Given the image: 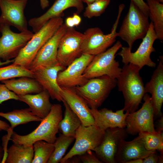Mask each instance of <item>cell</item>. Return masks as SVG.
I'll list each match as a JSON object with an SVG mask.
<instances>
[{"mask_svg": "<svg viewBox=\"0 0 163 163\" xmlns=\"http://www.w3.org/2000/svg\"><path fill=\"white\" fill-rule=\"evenodd\" d=\"M10 99L19 101L18 95L9 90L5 84L0 83V104Z\"/></svg>", "mask_w": 163, "mask_h": 163, "instance_id": "obj_34", "label": "cell"}, {"mask_svg": "<svg viewBox=\"0 0 163 163\" xmlns=\"http://www.w3.org/2000/svg\"><path fill=\"white\" fill-rule=\"evenodd\" d=\"M94 55L82 53L65 69L58 74L57 81L61 87L74 88L85 84L88 79L83 75L84 72Z\"/></svg>", "mask_w": 163, "mask_h": 163, "instance_id": "obj_13", "label": "cell"}, {"mask_svg": "<svg viewBox=\"0 0 163 163\" xmlns=\"http://www.w3.org/2000/svg\"><path fill=\"white\" fill-rule=\"evenodd\" d=\"M163 132H142L138 136L142 141L145 148L149 151L158 150L163 152Z\"/></svg>", "mask_w": 163, "mask_h": 163, "instance_id": "obj_30", "label": "cell"}, {"mask_svg": "<svg viewBox=\"0 0 163 163\" xmlns=\"http://www.w3.org/2000/svg\"><path fill=\"white\" fill-rule=\"evenodd\" d=\"M0 116L7 120L11 124L12 131L16 126L32 121L41 122L42 119L34 114L30 109H15L7 113L0 112Z\"/></svg>", "mask_w": 163, "mask_h": 163, "instance_id": "obj_26", "label": "cell"}, {"mask_svg": "<svg viewBox=\"0 0 163 163\" xmlns=\"http://www.w3.org/2000/svg\"><path fill=\"white\" fill-rule=\"evenodd\" d=\"M143 159L138 158L130 160L126 163H142Z\"/></svg>", "mask_w": 163, "mask_h": 163, "instance_id": "obj_44", "label": "cell"}, {"mask_svg": "<svg viewBox=\"0 0 163 163\" xmlns=\"http://www.w3.org/2000/svg\"><path fill=\"white\" fill-rule=\"evenodd\" d=\"M110 2V0H97L87 5L84 16L90 18L100 16L104 12Z\"/></svg>", "mask_w": 163, "mask_h": 163, "instance_id": "obj_33", "label": "cell"}, {"mask_svg": "<svg viewBox=\"0 0 163 163\" xmlns=\"http://www.w3.org/2000/svg\"><path fill=\"white\" fill-rule=\"evenodd\" d=\"M62 102L65 111L64 117L59 124V130L64 135L75 137L76 130L82 124L81 121L66 102L63 100Z\"/></svg>", "mask_w": 163, "mask_h": 163, "instance_id": "obj_27", "label": "cell"}, {"mask_svg": "<svg viewBox=\"0 0 163 163\" xmlns=\"http://www.w3.org/2000/svg\"><path fill=\"white\" fill-rule=\"evenodd\" d=\"M136 50L132 52L128 47L122 46L117 55L121 57L124 64L131 63L140 69L146 66L152 68L156 66V63L150 58L151 53L155 51L153 43L157 39L152 22H151L148 30Z\"/></svg>", "mask_w": 163, "mask_h": 163, "instance_id": "obj_8", "label": "cell"}, {"mask_svg": "<svg viewBox=\"0 0 163 163\" xmlns=\"http://www.w3.org/2000/svg\"><path fill=\"white\" fill-rule=\"evenodd\" d=\"M125 7L123 4L119 5L116 20L110 33L105 34L97 27L90 28L85 30L81 46L82 53L96 55L105 51L115 42L117 37V29Z\"/></svg>", "mask_w": 163, "mask_h": 163, "instance_id": "obj_7", "label": "cell"}, {"mask_svg": "<svg viewBox=\"0 0 163 163\" xmlns=\"http://www.w3.org/2000/svg\"><path fill=\"white\" fill-rule=\"evenodd\" d=\"M65 24L68 27H73L75 26L72 17H67L66 19Z\"/></svg>", "mask_w": 163, "mask_h": 163, "instance_id": "obj_41", "label": "cell"}, {"mask_svg": "<svg viewBox=\"0 0 163 163\" xmlns=\"http://www.w3.org/2000/svg\"><path fill=\"white\" fill-rule=\"evenodd\" d=\"M75 7L76 13L79 14L84 9L82 0H56L50 8L44 14L38 17L31 18L28 22L34 33L37 32L51 18L62 17L65 10Z\"/></svg>", "mask_w": 163, "mask_h": 163, "instance_id": "obj_18", "label": "cell"}, {"mask_svg": "<svg viewBox=\"0 0 163 163\" xmlns=\"http://www.w3.org/2000/svg\"><path fill=\"white\" fill-rule=\"evenodd\" d=\"M63 22L62 17L54 18L47 21L39 30L34 33L31 39L14 59L12 64L29 69L38 51Z\"/></svg>", "mask_w": 163, "mask_h": 163, "instance_id": "obj_3", "label": "cell"}, {"mask_svg": "<svg viewBox=\"0 0 163 163\" xmlns=\"http://www.w3.org/2000/svg\"><path fill=\"white\" fill-rule=\"evenodd\" d=\"M61 88L63 100L79 118L82 125L85 126L95 125L91 108L86 102L77 93L73 88Z\"/></svg>", "mask_w": 163, "mask_h": 163, "instance_id": "obj_19", "label": "cell"}, {"mask_svg": "<svg viewBox=\"0 0 163 163\" xmlns=\"http://www.w3.org/2000/svg\"><path fill=\"white\" fill-rule=\"evenodd\" d=\"M0 61H4L16 58L34 34L28 30L15 33L7 25L0 26Z\"/></svg>", "mask_w": 163, "mask_h": 163, "instance_id": "obj_10", "label": "cell"}, {"mask_svg": "<svg viewBox=\"0 0 163 163\" xmlns=\"http://www.w3.org/2000/svg\"><path fill=\"white\" fill-rule=\"evenodd\" d=\"M40 5L41 8L44 9L49 6V2L48 0H40Z\"/></svg>", "mask_w": 163, "mask_h": 163, "instance_id": "obj_42", "label": "cell"}, {"mask_svg": "<svg viewBox=\"0 0 163 163\" xmlns=\"http://www.w3.org/2000/svg\"><path fill=\"white\" fill-rule=\"evenodd\" d=\"M147 17H149V10L146 3L143 0H130Z\"/></svg>", "mask_w": 163, "mask_h": 163, "instance_id": "obj_36", "label": "cell"}, {"mask_svg": "<svg viewBox=\"0 0 163 163\" xmlns=\"http://www.w3.org/2000/svg\"><path fill=\"white\" fill-rule=\"evenodd\" d=\"M122 45L117 41L105 51L95 55L85 70L83 75L88 79L104 75L117 79L122 68L115 59L116 55Z\"/></svg>", "mask_w": 163, "mask_h": 163, "instance_id": "obj_5", "label": "cell"}, {"mask_svg": "<svg viewBox=\"0 0 163 163\" xmlns=\"http://www.w3.org/2000/svg\"><path fill=\"white\" fill-rule=\"evenodd\" d=\"M117 85V79L104 75L89 79L83 85L73 88L91 108L97 109Z\"/></svg>", "mask_w": 163, "mask_h": 163, "instance_id": "obj_6", "label": "cell"}, {"mask_svg": "<svg viewBox=\"0 0 163 163\" xmlns=\"http://www.w3.org/2000/svg\"><path fill=\"white\" fill-rule=\"evenodd\" d=\"M13 78L1 82L10 90L18 95L37 94L43 90V88L34 78L22 77Z\"/></svg>", "mask_w": 163, "mask_h": 163, "instance_id": "obj_24", "label": "cell"}, {"mask_svg": "<svg viewBox=\"0 0 163 163\" xmlns=\"http://www.w3.org/2000/svg\"><path fill=\"white\" fill-rule=\"evenodd\" d=\"M84 34L73 27H68L60 41L57 55L58 63L66 68L82 54Z\"/></svg>", "mask_w": 163, "mask_h": 163, "instance_id": "obj_12", "label": "cell"}, {"mask_svg": "<svg viewBox=\"0 0 163 163\" xmlns=\"http://www.w3.org/2000/svg\"><path fill=\"white\" fill-rule=\"evenodd\" d=\"M34 156L32 163H46L54 149L53 143L40 140L33 144Z\"/></svg>", "mask_w": 163, "mask_h": 163, "instance_id": "obj_31", "label": "cell"}, {"mask_svg": "<svg viewBox=\"0 0 163 163\" xmlns=\"http://www.w3.org/2000/svg\"><path fill=\"white\" fill-rule=\"evenodd\" d=\"M148 18L130 1L128 11L117 32V37L126 42L130 50L136 40L142 39L146 34L150 26Z\"/></svg>", "mask_w": 163, "mask_h": 163, "instance_id": "obj_4", "label": "cell"}, {"mask_svg": "<svg viewBox=\"0 0 163 163\" xmlns=\"http://www.w3.org/2000/svg\"><path fill=\"white\" fill-rule=\"evenodd\" d=\"M68 27L63 23L38 51L29 69L33 72L40 66L48 67L59 64L57 55L60 39Z\"/></svg>", "mask_w": 163, "mask_h": 163, "instance_id": "obj_16", "label": "cell"}, {"mask_svg": "<svg viewBox=\"0 0 163 163\" xmlns=\"http://www.w3.org/2000/svg\"><path fill=\"white\" fill-rule=\"evenodd\" d=\"M4 131L10 132L12 131L11 126L6 122L0 120V131Z\"/></svg>", "mask_w": 163, "mask_h": 163, "instance_id": "obj_38", "label": "cell"}, {"mask_svg": "<svg viewBox=\"0 0 163 163\" xmlns=\"http://www.w3.org/2000/svg\"><path fill=\"white\" fill-rule=\"evenodd\" d=\"M22 77L34 78V73L29 69L12 63L0 67V81Z\"/></svg>", "mask_w": 163, "mask_h": 163, "instance_id": "obj_32", "label": "cell"}, {"mask_svg": "<svg viewBox=\"0 0 163 163\" xmlns=\"http://www.w3.org/2000/svg\"><path fill=\"white\" fill-rule=\"evenodd\" d=\"M104 132L95 125L85 126L82 124L76 131L74 145L60 162L65 163L71 158L82 154L88 151H94L101 142Z\"/></svg>", "mask_w": 163, "mask_h": 163, "instance_id": "obj_9", "label": "cell"}, {"mask_svg": "<svg viewBox=\"0 0 163 163\" xmlns=\"http://www.w3.org/2000/svg\"><path fill=\"white\" fill-rule=\"evenodd\" d=\"M28 0H0V26H14L20 32L27 30L24 11Z\"/></svg>", "mask_w": 163, "mask_h": 163, "instance_id": "obj_14", "label": "cell"}, {"mask_svg": "<svg viewBox=\"0 0 163 163\" xmlns=\"http://www.w3.org/2000/svg\"><path fill=\"white\" fill-rule=\"evenodd\" d=\"M159 155L156 151L143 159L142 163H157L158 162Z\"/></svg>", "mask_w": 163, "mask_h": 163, "instance_id": "obj_37", "label": "cell"}, {"mask_svg": "<svg viewBox=\"0 0 163 163\" xmlns=\"http://www.w3.org/2000/svg\"><path fill=\"white\" fill-rule=\"evenodd\" d=\"M143 99L144 102L141 107L137 111L129 113L126 117V129L128 134L134 136L142 132L156 131L154 124V110L151 97L146 93Z\"/></svg>", "mask_w": 163, "mask_h": 163, "instance_id": "obj_11", "label": "cell"}, {"mask_svg": "<svg viewBox=\"0 0 163 163\" xmlns=\"http://www.w3.org/2000/svg\"><path fill=\"white\" fill-rule=\"evenodd\" d=\"M4 148L2 146L0 141V163H2L5 155Z\"/></svg>", "mask_w": 163, "mask_h": 163, "instance_id": "obj_43", "label": "cell"}, {"mask_svg": "<svg viewBox=\"0 0 163 163\" xmlns=\"http://www.w3.org/2000/svg\"><path fill=\"white\" fill-rule=\"evenodd\" d=\"M140 69L131 63L124 64L117 78L118 90L124 99V111L129 113L136 111L145 93V86L139 75Z\"/></svg>", "mask_w": 163, "mask_h": 163, "instance_id": "obj_1", "label": "cell"}, {"mask_svg": "<svg viewBox=\"0 0 163 163\" xmlns=\"http://www.w3.org/2000/svg\"><path fill=\"white\" fill-rule=\"evenodd\" d=\"M158 64L153 72L150 80L145 86L146 93L151 95V101L154 116L162 115L161 109L163 103V57H159Z\"/></svg>", "mask_w": 163, "mask_h": 163, "instance_id": "obj_20", "label": "cell"}, {"mask_svg": "<svg viewBox=\"0 0 163 163\" xmlns=\"http://www.w3.org/2000/svg\"><path fill=\"white\" fill-rule=\"evenodd\" d=\"M14 61V59L4 61V62L0 61V66L7 65L10 63H13Z\"/></svg>", "mask_w": 163, "mask_h": 163, "instance_id": "obj_45", "label": "cell"}, {"mask_svg": "<svg viewBox=\"0 0 163 163\" xmlns=\"http://www.w3.org/2000/svg\"><path fill=\"white\" fill-rule=\"evenodd\" d=\"M127 134L125 128L105 130L101 142L94 150L96 156L102 162L116 163L115 158L120 144L122 140L126 139Z\"/></svg>", "mask_w": 163, "mask_h": 163, "instance_id": "obj_15", "label": "cell"}, {"mask_svg": "<svg viewBox=\"0 0 163 163\" xmlns=\"http://www.w3.org/2000/svg\"><path fill=\"white\" fill-rule=\"evenodd\" d=\"M77 155L80 162L83 163H103L91 150L88 151L82 154Z\"/></svg>", "mask_w": 163, "mask_h": 163, "instance_id": "obj_35", "label": "cell"}, {"mask_svg": "<svg viewBox=\"0 0 163 163\" xmlns=\"http://www.w3.org/2000/svg\"><path fill=\"white\" fill-rule=\"evenodd\" d=\"M75 139L74 136L59 134L53 143L54 149L47 163L60 162L68 147Z\"/></svg>", "mask_w": 163, "mask_h": 163, "instance_id": "obj_29", "label": "cell"}, {"mask_svg": "<svg viewBox=\"0 0 163 163\" xmlns=\"http://www.w3.org/2000/svg\"><path fill=\"white\" fill-rule=\"evenodd\" d=\"M6 163H32L34 156L33 145L13 143L7 150Z\"/></svg>", "mask_w": 163, "mask_h": 163, "instance_id": "obj_25", "label": "cell"}, {"mask_svg": "<svg viewBox=\"0 0 163 163\" xmlns=\"http://www.w3.org/2000/svg\"><path fill=\"white\" fill-rule=\"evenodd\" d=\"M65 69L59 63L51 66H40L33 72L34 78L43 89L48 91L51 98L59 102L62 101L63 99L61 94L62 88L57 81V75L59 72Z\"/></svg>", "mask_w": 163, "mask_h": 163, "instance_id": "obj_17", "label": "cell"}, {"mask_svg": "<svg viewBox=\"0 0 163 163\" xmlns=\"http://www.w3.org/2000/svg\"><path fill=\"white\" fill-rule=\"evenodd\" d=\"M95 125L100 129L105 131L109 128L119 127L125 128L126 126V119L129 113L122 109L113 112L106 108L98 110L91 108Z\"/></svg>", "mask_w": 163, "mask_h": 163, "instance_id": "obj_21", "label": "cell"}, {"mask_svg": "<svg viewBox=\"0 0 163 163\" xmlns=\"http://www.w3.org/2000/svg\"><path fill=\"white\" fill-rule=\"evenodd\" d=\"M62 119V106L59 104H53L49 113L33 131L28 134L21 135L12 131L9 139L13 143L26 145H33L35 142L40 140L53 143L57 138L59 124Z\"/></svg>", "mask_w": 163, "mask_h": 163, "instance_id": "obj_2", "label": "cell"}, {"mask_svg": "<svg viewBox=\"0 0 163 163\" xmlns=\"http://www.w3.org/2000/svg\"><path fill=\"white\" fill-rule=\"evenodd\" d=\"M19 101L27 104L32 112L40 118L43 119L50 113L53 104L50 101V95L44 89L35 94L18 95Z\"/></svg>", "mask_w": 163, "mask_h": 163, "instance_id": "obj_23", "label": "cell"}, {"mask_svg": "<svg viewBox=\"0 0 163 163\" xmlns=\"http://www.w3.org/2000/svg\"><path fill=\"white\" fill-rule=\"evenodd\" d=\"M83 2L86 3L87 5L91 4L97 0H82Z\"/></svg>", "mask_w": 163, "mask_h": 163, "instance_id": "obj_46", "label": "cell"}, {"mask_svg": "<svg viewBox=\"0 0 163 163\" xmlns=\"http://www.w3.org/2000/svg\"><path fill=\"white\" fill-rule=\"evenodd\" d=\"M149 17L153 24L157 39L163 40V4L155 0H145Z\"/></svg>", "mask_w": 163, "mask_h": 163, "instance_id": "obj_28", "label": "cell"}, {"mask_svg": "<svg viewBox=\"0 0 163 163\" xmlns=\"http://www.w3.org/2000/svg\"><path fill=\"white\" fill-rule=\"evenodd\" d=\"M159 2H160L161 3H163V0H155Z\"/></svg>", "mask_w": 163, "mask_h": 163, "instance_id": "obj_47", "label": "cell"}, {"mask_svg": "<svg viewBox=\"0 0 163 163\" xmlns=\"http://www.w3.org/2000/svg\"><path fill=\"white\" fill-rule=\"evenodd\" d=\"M155 151L147 150L138 136L131 141L122 140L116 155V163H126L136 159H143Z\"/></svg>", "mask_w": 163, "mask_h": 163, "instance_id": "obj_22", "label": "cell"}, {"mask_svg": "<svg viewBox=\"0 0 163 163\" xmlns=\"http://www.w3.org/2000/svg\"><path fill=\"white\" fill-rule=\"evenodd\" d=\"M72 17L75 26H78L82 21L81 17L78 14L76 13H74Z\"/></svg>", "mask_w": 163, "mask_h": 163, "instance_id": "obj_40", "label": "cell"}, {"mask_svg": "<svg viewBox=\"0 0 163 163\" xmlns=\"http://www.w3.org/2000/svg\"><path fill=\"white\" fill-rule=\"evenodd\" d=\"M159 119L157 121L155 126L157 132H163V116L162 115L159 117Z\"/></svg>", "mask_w": 163, "mask_h": 163, "instance_id": "obj_39", "label": "cell"}]
</instances>
